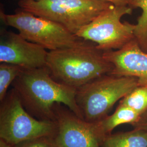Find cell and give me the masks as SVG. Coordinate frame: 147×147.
<instances>
[{
    "label": "cell",
    "instance_id": "obj_15",
    "mask_svg": "<svg viewBox=\"0 0 147 147\" xmlns=\"http://www.w3.org/2000/svg\"><path fill=\"white\" fill-rule=\"evenodd\" d=\"M24 70L10 63L0 62V101H2L8 93V89L16 78Z\"/></svg>",
    "mask_w": 147,
    "mask_h": 147
},
{
    "label": "cell",
    "instance_id": "obj_6",
    "mask_svg": "<svg viewBox=\"0 0 147 147\" xmlns=\"http://www.w3.org/2000/svg\"><path fill=\"white\" fill-rule=\"evenodd\" d=\"M57 125L55 121L34 118L22 105L15 89L9 90L0 106V138L11 144L34 138L55 136Z\"/></svg>",
    "mask_w": 147,
    "mask_h": 147
},
{
    "label": "cell",
    "instance_id": "obj_8",
    "mask_svg": "<svg viewBox=\"0 0 147 147\" xmlns=\"http://www.w3.org/2000/svg\"><path fill=\"white\" fill-rule=\"evenodd\" d=\"M62 104L54 105L57 131L55 139L58 147H101L104 138L95 122L77 116Z\"/></svg>",
    "mask_w": 147,
    "mask_h": 147
},
{
    "label": "cell",
    "instance_id": "obj_2",
    "mask_svg": "<svg viewBox=\"0 0 147 147\" xmlns=\"http://www.w3.org/2000/svg\"><path fill=\"white\" fill-rule=\"evenodd\" d=\"M103 53L84 40L74 47L49 51L47 67L55 80L78 89L111 72L113 66Z\"/></svg>",
    "mask_w": 147,
    "mask_h": 147
},
{
    "label": "cell",
    "instance_id": "obj_11",
    "mask_svg": "<svg viewBox=\"0 0 147 147\" xmlns=\"http://www.w3.org/2000/svg\"><path fill=\"white\" fill-rule=\"evenodd\" d=\"M141 118V115L125 105L119 104L115 112L111 116L95 121L101 135L104 138L111 134L116 127L123 124H130L134 125Z\"/></svg>",
    "mask_w": 147,
    "mask_h": 147
},
{
    "label": "cell",
    "instance_id": "obj_4",
    "mask_svg": "<svg viewBox=\"0 0 147 147\" xmlns=\"http://www.w3.org/2000/svg\"><path fill=\"white\" fill-rule=\"evenodd\" d=\"M18 5L21 9L55 21L74 34L114 5L100 0H22Z\"/></svg>",
    "mask_w": 147,
    "mask_h": 147
},
{
    "label": "cell",
    "instance_id": "obj_19",
    "mask_svg": "<svg viewBox=\"0 0 147 147\" xmlns=\"http://www.w3.org/2000/svg\"><path fill=\"white\" fill-rule=\"evenodd\" d=\"M0 147H14V145L0 138Z\"/></svg>",
    "mask_w": 147,
    "mask_h": 147
},
{
    "label": "cell",
    "instance_id": "obj_17",
    "mask_svg": "<svg viewBox=\"0 0 147 147\" xmlns=\"http://www.w3.org/2000/svg\"><path fill=\"white\" fill-rule=\"evenodd\" d=\"M109 2L116 6H130L131 0H100Z\"/></svg>",
    "mask_w": 147,
    "mask_h": 147
},
{
    "label": "cell",
    "instance_id": "obj_9",
    "mask_svg": "<svg viewBox=\"0 0 147 147\" xmlns=\"http://www.w3.org/2000/svg\"><path fill=\"white\" fill-rule=\"evenodd\" d=\"M49 51L30 42L19 33L2 29L0 33V62L18 65L24 70L47 67Z\"/></svg>",
    "mask_w": 147,
    "mask_h": 147
},
{
    "label": "cell",
    "instance_id": "obj_18",
    "mask_svg": "<svg viewBox=\"0 0 147 147\" xmlns=\"http://www.w3.org/2000/svg\"><path fill=\"white\" fill-rule=\"evenodd\" d=\"M134 126L143 127L147 130V111L142 114L140 120L134 125Z\"/></svg>",
    "mask_w": 147,
    "mask_h": 147
},
{
    "label": "cell",
    "instance_id": "obj_16",
    "mask_svg": "<svg viewBox=\"0 0 147 147\" xmlns=\"http://www.w3.org/2000/svg\"><path fill=\"white\" fill-rule=\"evenodd\" d=\"M14 147H58L55 136H44L20 142Z\"/></svg>",
    "mask_w": 147,
    "mask_h": 147
},
{
    "label": "cell",
    "instance_id": "obj_20",
    "mask_svg": "<svg viewBox=\"0 0 147 147\" xmlns=\"http://www.w3.org/2000/svg\"><path fill=\"white\" fill-rule=\"evenodd\" d=\"M20 1H22V0H20ZM26 1H39V0H26Z\"/></svg>",
    "mask_w": 147,
    "mask_h": 147
},
{
    "label": "cell",
    "instance_id": "obj_14",
    "mask_svg": "<svg viewBox=\"0 0 147 147\" xmlns=\"http://www.w3.org/2000/svg\"><path fill=\"white\" fill-rule=\"evenodd\" d=\"M120 104L141 116L147 111V87L138 86L123 98Z\"/></svg>",
    "mask_w": 147,
    "mask_h": 147
},
{
    "label": "cell",
    "instance_id": "obj_3",
    "mask_svg": "<svg viewBox=\"0 0 147 147\" xmlns=\"http://www.w3.org/2000/svg\"><path fill=\"white\" fill-rule=\"evenodd\" d=\"M138 86L136 78L106 74L77 89L76 101L84 119L95 122Z\"/></svg>",
    "mask_w": 147,
    "mask_h": 147
},
{
    "label": "cell",
    "instance_id": "obj_7",
    "mask_svg": "<svg viewBox=\"0 0 147 147\" xmlns=\"http://www.w3.org/2000/svg\"><path fill=\"white\" fill-rule=\"evenodd\" d=\"M132 11L130 6L113 5L81 28L75 35L85 41L94 42L102 51L119 49L135 39V25L121 21L124 16L131 14Z\"/></svg>",
    "mask_w": 147,
    "mask_h": 147
},
{
    "label": "cell",
    "instance_id": "obj_13",
    "mask_svg": "<svg viewBox=\"0 0 147 147\" xmlns=\"http://www.w3.org/2000/svg\"><path fill=\"white\" fill-rule=\"evenodd\" d=\"M130 7L142 10L135 24L134 36L142 50L147 53V0H131Z\"/></svg>",
    "mask_w": 147,
    "mask_h": 147
},
{
    "label": "cell",
    "instance_id": "obj_1",
    "mask_svg": "<svg viewBox=\"0 0 147 147\" xmlns=\"http://www.w3.org/2000/svg\"><path fill=\"white\" fill-rule=\"evenodd\" d=\"M12 85L25 109L38 119L55 121L57 103L84 119L76 101L77 89L55 80L47 67L22 70Z\"/></svg>",
    "mask_w": 147,
    "mask_h": 147
},
{
    "label": "cell",
    "instance_id": "obj_10",
    "mask_svg": "<svg viewBox=\"0 0 147 147\" xmlns=\"http://www.w3.org/2000/svg\"><path fill=\"white\" fill-rule=\"evenodd\" d=\"M103 55L113 66L109 74L134 77L139 86L147 87V53L142 50L135 38L121 49L104 51Z\"/></svg>",
    "mask_w": 147,
    "mask_h": 147
},
{
    "label": "cell",
    "instance_id": "obj_5",
    "mask_svg": "<svg viewBox=\"0 0 147 147\" xmlns=\"http://www.w3.org/2000/svg\"><path fill=\"white\" fill-rule=\"evenodd\" d=\"M0 19L6 25L16 28L25 39L48 51L74 47L84 42L58 23L21 9L13 14L1 10Z\"/></svg>",
    "mask_w": 147,
    "mask_h": 147
},
{
    "label": "cell",
    "instance_id": "obj_12",
    "mask_svg": "<svg viewBox=\"0 0 147 147\" xmlns=\"http://www.w3.org/2000/svg\"><path fill=\"white\" fill-rule=\"evenodd\" d=\"M101 147H147V130L135 127L130 131L110 134L105 137Z\"/></svg>",
    "mask_w": 147,
    "mask_h": 147
}]
</instances>
